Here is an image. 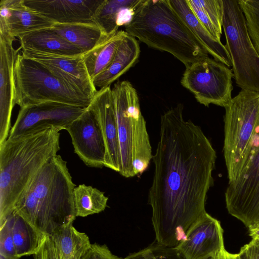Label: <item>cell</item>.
Returning a JSON list of instances; mask_svg holds the SVG:
<instances>
[{"label":"cell","instance_id":"6da1fadb","mask_svg":"<svg viewBox=\"0 0 259 259\" xmlns=\"http://www.w3.org/2000/svg\"><path fill=\"white\" fill-rule=\"evenodd\" d=\"M178 104L161 116L160 137L152 159L148 193L156 243L174 248L207 212L216 152L201 127L185 120Z\"/></svg>","mask_w":259,"mask_h":259},{"label":"cell","instance_id":"7a4b0ae2","mask_svg":"<svg viewBox=\"0 0 259 259\" xmlns=\"http://www.w3.org/2000/svg\"><path fill=\"white\" fill-rule=\"evenodd\" d=\"M75 187L67 162L56 155L35 176L13 212L50 236L57 228L75 220Z\"/></svg>","mask_w":259,"mask_h":259},{"label":"cell","instance_id":"3957f363","mask_svg":"<svg viewBox=\"0 0 259 259\" xmlns=\"http://www.w3.org/2000/svg\"><path fill=\"white\" fill-rule=\"evenodd\" d=\"M60 131L48 128L0 144V225L13 212L39 171L57 155Z\"/></svg>","mask_w":259,"mask_h":259},{"label":"cell","instance_id":"277c9868","mask_svg":"<svg viewBox=\"0 0 259 259\" xmlns=\"http://www.w3.org/2000/svg\"><path fill=\"white\" fill-rule=\"evenodd\" d=\"M125 30L148 46L171 54L185 67L208 56L168 0H144Z\"/></svg>","mask_w":259,"mask_h":259},{"label":"cell","instance_id":"5b68a950","mask_svg":"<svg viewBox=\"0 0 259 259\" xmlns=\"http://www.w3.org/2000/svg\"><path fill=\"white\" fill-rule=\"evenodd\" d=\"M111 90L120 147L119 173L133 177L143 173L153 157L146 121L137 92L130 82L117 81Z\"/></svg>","mask_w":259,"mask_h":259},{"label":"cell","instance_id":"8992f818","mask_svg":"<svg viewBox=\"0 0 259 259\" xmlns=\"http://www.w3.org/2000/svg\"><path fill=\"white\" fill-rule=\"evenodd\" d=\"M225 109L224 156L229 183L240 177L259 148V93L241 90Z\"/></svg>","mask_w":259,"mask_h":259},{"label":"cell","instance_id":"52a82bcc","mask_svg":"<svg viewBox=\"0 0 259 259\" xmlns=\"http://www.w3.org/2000/svg\"><path fill=\"white\" fill-rule=\"evenodd\" d=\"M14 101L22 108L56 102L88 108L92 99L78 93L39 62L18 54L13 68Z\"/></svg>","mask_w":259,"mask_h":259},{"label":"cell","instance_id":"ba28073f","mask_svg":"<svg viewBox=\"0 0 259 259\" xmlns=\"http://www.w3.org/2000/svg\"><path fill=\"white\" fill-rule=\"evenodd\" d=\"M222 27L234 78L241 90L259 93V54L249 35L238 0H223Z\"/></svg>","mask_w":259,"mask_h":259},{"label":"cell","instance_id":"9c48e42d","mask_svg":"<svg viewBox=\"0 0 259 259\" xmlns=\"http://www.w3.org/2000/svg\"><path fill=\"white\" fill-rule=\"evenodd\" d=\"M233 78L232 69L206 56L186 67L181 83L199 103L225 108L232 99Z\"/></svg>","mask_w":259,"mask_h":259},{"label":"cell","instance_id":"30bf717a","mask_svg":"<svg viewBox=\"0 0 259 259\" xmlns=\"http://www.w3.org/2000/svg\"><path fill=\"white\" fill-rule=\"evenodd\" d=\"M87 109L56 102H45L20 108L8 138L48 128L66 130Z\"/></svg>","mask_w":259,"mask_h":259},{"label":"cell","instance_id":"8fae6325","mask_svg":"<svg viewBox=\"0 0 259 259\" xmlns=\"http://www.w3.org/2000/svg\"><path fill=\"white\" fill-rule=\"evenodd\" d=\"M229 213L247 228L259 223V148L225 194Z\"/></svg>","mask_w":259,"mask_h":259},{"label":"cell","instance_id":"7c38bea8","mask_svg":"<svg viewBox=\"0 0 259 259\" xmlns=\"http://www.w3.org/2000/svg\"><path fill=\"white\" fill-rule=\"evenodd\" d=\"M66 131L69 134L74 152L88 166H105L107 151L100 123L89 108L71 123Z\"/></svg>","mask_w":259,"mask_h":259},{"label":"cell","instance_id":"4fadbf2b","mask_svg":"<svg viewBox=\"0 0 259 259\" xmlns=\"http://www.w3.org/2000/svg\"><path fill=\"white\" fill-rule=\"evenodd\" d=\"M21 54L46 67L54 76L76 92L93 99L98 90L94 86L82 58L22 50Z\"/></svg>","mask_w":259,"mask_h":259},{"label":"cell","instance_id":"5bb4252c","mask_svg":"<svg viewBox=\"0 0 259 259\" xmlns=\"http://www.w3.org/2000/svg\"><path fill=\"white\" fill-rule=\"evenodd\" d=\"M224 248L220 222L206 213L188 230L185 239L174 247L184 259H210Z\"/></svg>","mask_w":259,"mask_h":259},{"label":"cell","instance_id":"9a60e30c","mask_svg":"<svg viewBox=\"0 0 259 259\" xmlns=\"http://www.w3.org/2000/svg\"><path fill=\"white\" fill-rule=\"evenodd\" d=\"M15 38L0 30V144L7 140L11 128L14 101L13 68L18 53Z\"/></svg>","mask_w":259,"mask_h":259},{"label":"cell","instance_id":"2e32d148","mask_svg":"<svg viewBox=\"0 0 259 259\" xmlns=\"http://www.w3.org/2000/svg\"><path fill=\"white\" fill-rule=\"evenodd\" d=\"M104 0H23L30 9L57 23H92Z\"/></svg>","mask_w":259,"mask_h":259},{"label":"cell","instance_id":"e0dca14e","mask_svg":"<svg viewBox=\"0 0 259 259\" xmlns=\"http://www.w3.org/2000/svg\"><path fill=\"white\" fill-rule=\"evenodd\" d=\"M88 108L96 115L102 131L107 151L105 166L119 172L120 147L110 86L98 90Z\"/></svg>","mask_w":259,"mask_h":259},{"label":"cell","instance_id":"ac0fdd59","mask_svg":"<svg viewBox=\"0 0 259 259\" xmlns=\"http://www.w3.org/2000/svg\"><path fill=\"white\" fill-rule=\"evenodd\" d=\"M54 23L27 7L23 0L0 2V30L13 37L35 30L51 28Z\"/></svg>","mask_w":259,"mask_h":259},{"label":"cell","instance_id":"d6986e66","mask_svg":"<svg viewBox=\"0 0 259 259\" xmlns=\"http://www.w3.org/2000/svg\"><path fill=\"white\" fill-rule=\"evenodd\" d=\"M168 2L208 54L228 67L232 66L230 56L225 45L214 39L203 26L189 6L187 0H168Z\"/></svg>","mask_w":259,"mask_h":259},{"label":"cell","instance_id":"ffe728a7","mask_svg":"<svg viewBox=\"0 0 259 259\" xmlns=\"http://www.w3.org/2000/svg\"><path fill=\"white\" fill-rule=\"evenodd\" d=\"M18 38L22 50L67 56H79L83 54L50 28L32 31Z\"/></svg>","mask_w":259,"mask_h":259},{"label":"cell","instance_id":"44dd1931","mask_svg":"<svg viewBox=\"0 0 259 259\" xmlns=\"http://www.w3.org/2000/svg\"><path fill=\"white\" fill-rule=\"evenodd\" d=\"M144 0H104L98 8L95 22L106 37L114 35L119 26H125Z\"/></svg>","mask_w":259,"mask_h":259},{"label":"cell","instance_id":"7402d4cb","mask_svg":"<svg viewBox=\"0 0 259 259\" xmlns=\"http://www.w3.org/2000/svg\"><path fill=\"white\" fill-rule=\"evenodd\" d=\"M140 49L138 41L127 33L120 44L108 67L93 79L97 89L105 88L126 72L138 60Z\"/></svg>","mask_w":259,"mask_h":259},{"label":"cell","instance_id":"603a6c76","mask_svg":"<svg viewBox=\"0 0 259 259\" xmlns=\"http://www.w3.org/2000/svg\"><path fill=\"white\" fill-rule=\"evenodd\" d=\"M50 28L68 42L80 49L83 53L91 50L108 38L94 23H54Z\"/></svg>","mask_w":259,"mask_h":259},{"label":"cell","instance_id":"cb8c5ba5","mask_svg":"<svg viewBox=\"0 0 259 259\" xmlns=\"http://www.w3.org/2000/svg\"><path fill=\"white\" fill-rule=\"evenodd\" d=\"M126 33L125 31L118 30L114 35L106 38L91 50L82 55L92 80L110 65Z\"/></svg>","mask_w":259,"mask_h":259},{"label":"cell","instance_id":"d4e9b609","mask_svg":"<svg viewBox=\"0 0 259 259\" xmlns=\"http://www.w3.org/2000/svg\"><path fill=\"white\" fill-rule=\"evenodd\" d=\"M50 236L63 259H81L92 244L88 236L73 223L57 228Z\"/></svg>","mask_w":259,"mask_h":259},{"label":"cell","instance_id":"484cf974","mask_svg":"<svg viewBox=\"0 0 259 259\" xmlns=\"http://www.w3.org/2000/svg\"><path fill=\"white\" fill-rule=\"evenodd\" d=\"M9 216L18 257L34 255L39 249L46 235L14 212Z\"/></svg>","mask_w":259,"mask_h":259},{"label":"cell","instance_id":"4316f807","mask_svg":"<svg viewBox=\"0 0 259 259\" xmlns=\"http://www.w3.org/2000/svg\"><path fill=\"white\" fill-rule=\"evenodd\" d=\"M108 198L96 188L85 184L75 187L74 201L76 217H85L104 211Z\"/></svg>","mask_w":259,"mask_h":259},{"label":"cell","instance_id":"83f0119b","mask_svg":"<svg viewBox=\"0 0 259 259\" xmlns=\"http://www.w3.org/2000/svg\"><path fill=\"white\" fill-rule=\"evenodd\" d=\"M251 40L259 54V0H238Z\"/></svg>","mask_w":259,"mask_h":259},{"label":"cell","instance_id":"f1b7e54d","mask_svg":"<svg viewBox=\"0 0 259 259\" xmlns=\"http://www.w3.org/2000/svg\"><path fill=\"white\" fill-rule=\"evenodd\" d=\"M121 259H184L174 248L154 243Z\"/></svg>","mask_w":259,"mask_h":259},{"label":"cell","instance_id":"f546056e","mask_svg":"<svg viewBox=\"0 0 259 259\" xmlns=\"http://www.w3.org/2000/svg\"><path fill=\"white\" fill-rule=\"evenodd\" d=\"M189 1L194 5L201 9L217 29L222 32L224 14L223 0Z\"/></svg>","mask_w":259,"mask_h":259},{"label":"cell","instance_id":"4dcf8cb0","mask_svg":"<svg viewBox=\"0 0 259 259\" xmlns=\"http://www.w3.org/2000/svg\"><path fill=\"white\" fill-rule=\"evenodd\" d=\"M0 259H19L13 239L10 216L0 225Z\"/></svg>","mask_w":259,"mask_h":259},{"label":"cell","instance_id":"1f68e13d","mask_svg":"<svg viewBox=\"0 0 259 259\" xmlns=\"http://www.w3.org/2000/svg\"><path fill=\"white\" fill-rule=\"evenodd\" d=\"M187 2L194 14L203 26L214 39L221 41L220 39L222 32L217 29L210 19L201 9L194 5L189 0H187Z\"/></svg>","mask_w":259,"mask_h":259},{"label":"cell","instance_id":"d6a6232c","mask_svg":"<svg viewBox=\"0 0 259 259\" xmlns=\"http://www.w3.org/2000/svg\"><path fill=\"white\" fill-rule=\"evenodd\" d=\"M34 259H63L49 235H46Z\"/></svg>","mask_w":259,"mask_h":259},{"label":"cell","instance_id":"836d02e7","mask_svg":"<svg viewBox=\"0 0 259 259\" xmlns=\"http://www.w3.org/2000/svg\"><path fill=\"white\" fill-rule=\"evenodd\" d=\"M81 259H121L113 254L105 244H92Z\"/></svg>","mask_w":259,"mask_h":259},{"label":"cell","instance_id":"e575fe53","mask_svg":"<svg viewBox=\"0 0 259 259\" xmlns=\"http://www.w3.org/2000/svg\"><path fill=\"white\" fill-rule=\"evenodd\" d=\"M250 259H259V240L252 239L248 244Z\"/></svg>","mask_w":259,"mask_h":259},{"label":"cell","instance_id":"d590c367","mask_svg":"<svg viewBox=\"0 0 259 259\" xmlns=\"http://www.w3.org/2000/svg\"><path fill=\"white\" fill-rule=\"evenodd\" d=\"M248 229L249 236L252 239L259 240V223L250 226Z\"/></svg>","mask_w":259,"mask_h":259},{"label":"cell","instance_id":"8d00e7d4","mask_svg":"<svg viewBox=\"0 0 259 259\" xmlns=\"http://www.w3.org/2000/svg\"><path fill=\"white\" fill-rule=\"evenodd\" d=\"M238 254L239 259H250V252L248 244L242 246Z\"/></svg>","mask_w":259,"mask_h":259},{"label":"cell","instance_id":"74e56055","mask_svg":"<svg viewBox=\"0 0 259 259\" xmlns=\"http://www.w3.org/2000/svg\"><path fill=\"white\" fill-rule=\"evenodd\" d=\"M226 250L225 247L216 253L211 259H226Z\"/></svg>","mask_w":259,"mask_h":259},{"label":"cell","instance_id":"f35d334b","mask_svg":"<svg viewBox=\"0 0 259 259\" xmlns=\"http://www.w3.org/2000/svg\"><path fill=\"white\" fill-rule=\"evenodd\" d=\"M226 259H239L238 254H233L226 252Z\"/></svg>","mask_w":259,"mask_h":259},{"label":"cell","instance_id":"ab89813d","mask_svg":"<svg viewBox=\"0 0 259 259\" xmlns=\"http://www.w3.org/2000/svg\"><path fill=\"white\" fill-rule=\"evenodd\" d=\"M210 259H211V258H210Z\"/></svg>","mask_w":259,"mask_h":259}]
</instances>
